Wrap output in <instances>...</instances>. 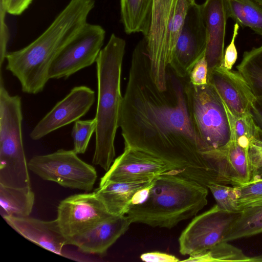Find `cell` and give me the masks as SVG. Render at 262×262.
Returning <instances> with one entry per match:
<instances>
[{
  "mask_svg": "<svg viewBox=\"0 0 262 262\" xmlns=\"http://www.w3.org/2000/svg\"><path fill=\"white\" fill-rule=\"evenodd\" d=\"M147 38L136 46L121 105L119 127L125 147L155 156L173 167L167 173L207 186L221 179L189 117L185 78L168 67L167 89L160 91L151 75Z\"/></svg>",
  "mask_w": 262,
  "mask_h": 262,
  "instance_id": "cell-1",
  "label": "cell"
},
{
  "mask_svg": "<svg viewBox=\"0 0 262 262\" xmlns=\"http://www.w3.org/2000/svg\"><path fill=\"white\" fill-rule=\"evenodd\" d=\"M94 6L95 0H70L36 39L20 50L7 52L6 69L18 79L24 93L43 91L54 57L87 23Z\"/></svg>",
  "mask_w": 262,
  "mask_h": 262,
  "instance_id": "cell-2",
  "label": "cell"
},
{
  "mask_svg": "<svg viewBox=\"0 0 262 262\" xmlns=\"http://www.w3.org/2000/svg\"><path fill=\"white\" fill-rule=\"evenodd\" d=\"M125 40L113 33L96 59L98 96L95 118L97 128L92 163L106 171L115 157L114 145L119 127L123 96L121 77Z\"/></svg>",
  "mask_w": 262,
  "mask_h": 262,
  "instance_id": "cell-3",
  "label": "cell"
},
{
  "mask_svg": "<svg viewBox=\"0 0 262 262\" xmlns=\"http://www.w3.org/2000/svg\"><path fill=\"white\" fill-rule=\"evenodd\" d=\"M208 194L205 186L165 172L153 180L146 198L126 215L132 223L171 229L202 210L207 204Z\"/></svg>",
  "mask_w": 262,
  "mask_h": 262,
  "instance_id": "cell-4",
  "label": "cell"
},
{
  "mask_svg": "<svg viewBox=\"0 0 262 262\" xmlns=\"http://www.w3.org/2000/svg\"><path fill=\"white\" fill-rule=\"evenodd\" d=\"M0 184L31 186L22 136L21 98L11 95L0 75Z\"/></svg>",
  "mask_w": 262,
  "mask_h": 262,
  "instance_id": "cell-5",
  "label": "cell"
},
{
  "mask_svg": "<svg viewBox=\"0 0 262 262\" xmlns=\"http://www.w3.org/2000/svg\"><path fill=\"white\" fill-rule=\"evenodd\" d=\"M184 92L194 131L209 151L226 147L232 133L228 110L214 87L209 83L196 86L185 78Z\"/></svg>",
  "mask_w": 262,
  "mask_h": 262,
  "instance_id": "cell-6",
  "label": "cell"
},
{
  "mask_svg": "<svg viewBox=\"0 0 262 262\" xmlns=\"http://www.w3.org/2000/svg\"><path fill=\"white\" fill-rule=\"evenodd\" d=\"M77 155L73 150L60 149L51 154L35 156L28 163L29 169L44 180L89 192L96 181L97 172Z\"/></svg>",
  "mask_w": 262,
  "mask_h": 262,
  "instance_id": "cell-7",
  "label": "cell"
},
{
  "mask_svg": "<svg viewBox=\"0 0 262 262\" xmlns=\"http://www.w3.org/2000/svg\"><path fill=\"white\" fill-rule=\"evenodd\" d=\"M105 36L101 26L87 23L54 57L49 70L50 79H67L96 62Z\"/></svg>",
  "mask_w": 262,
  "mask_h": 262,
  "instance_id": "cell-8",
  "label": "cell"
},
{
  "mask_svg": "<svg viewBox=\"0 0 262 262\" xmlns=\"http://www.w3.org/2000/svg\"><path fill=\"white\" fill-rule=\"evenodd\" d=\"M240 213L221 210L216 204L194 217L182 232L179 251L183 255L204 252L223 242Z\"/></svg>",
  "mask_w": 262,
  "mask_h": 262,
  "instance_id": "cell-9",
  "label": "cell"
},
{
  "mask_svg": "<svg viewBox=\"0 0 262 262\" xmlns=\"http://www.w3.org/2000/svg\"><path fill=\"white\" fill-rule=\"evenodd\" d=\"M206 42L202 5L195 2L188 10L168 67L177 76L187 78L196 62L205 55Z\"/></svg>",
  "mask_w": 262,
  "mask_h": 262,
  "instance_id": "cell-10",
  "label": "cell"
},
{
  "mask_svg": "<svg viewBox=\"0 0 262 262\" xmlns=\"http://www.w3.org/2000/svg\"><path fill=\"white\" fill-rule=\"evenodd\" d=\"M57 211L56 220L67 240L113 215L95 191L68 196L60 202Z\"/></svg>",
  "mask_w": 262,
  "mask_h": 262,
  "instance_id": "cell-11",
  "label": "cell"
},
{
  "mask_svg": "<svg viewBox=\"0 0 262 262\" xmlns=\"http://www.w3.org/2000/svg\"><path fill=\"white\" fill-rule=\"evenodd\" d=\"M173 170L164 161L143 151L125 147L101 178L99 185L107 181L141 182L153 180L157 176Z\"/></svg>",
  "mask_w": 262,
  "mask_h": 262,
  "instance_id": "cell-12",
  "label": "cell"
},
{
  "mask_svg": "<svg viewBox=\"0 0 262 262\" xmlns=\"http://www.w3.org/2000/svg\"><path fill=\"white\" fill-rule=\"evenodd\" d=\"M95 101V92L85 85L73 88L34 126L30 134L38 140L52 132L78 120L90 110Z\"/></svg>",
  "mask_w": 262,
  "mask_h": 262,
  "instance_id": "cell-13",
  "label": "cell"
},
{
  "mask_svg": "<svg viewBox=\"0 0 262 262\" xmlns=\"http://www.w3.org/2000/svg\"><path fill=\"white\" fill-rule=\"evenodd\" d=\"M174 0H152L150 28L147 38L151 77L160 91L167 88L169 59L165 48L166 33Z\"/></svg>",
  "mask_w": 262,
  "mask_h": 262,
  "instance_id": "cell-14",
  "label": "cell"
},
{
  "mask_svg": "<svg viewBox=\"0 0 262 262\" xmlns=\"http://www.w3.org/2000/svg\"><path fill=\"white\" fill-rule=\"evenodd\" d=\"M208 83L214 87L233 116L239 117L249 113L255 97L238 72L215 68L208 75Z\"/></svg>",
  "mask_w": 262,
  "mask_h": 262,
  "instance_id": "cell-15",
  "label": "cell"
},
{
  "mask_svg": "<svg viewBox=\"0 0 262 262\" xmlns=\"http://www.w3.org/2000/svg\"><path fill=\"white\" fill-rule=\"evenodd\" d=\"M132 224L126 215H112L88 230L67 239L83 253L103 255L128 229Z\"/></svg>",
  "mask_w": 262,
  "mask_h": 262,
  "instance_id": "cell-16",
  "label": "cell"
},
{
  "mask_svg": "<svg viewBox=\"0 0 262 262\" xmlns=\"http://www.w3.org/2000/svg\"><path fill=\"white\" fill-rule=\"evenodd\" d=\"M201 5L206 29L205 57L209 74L214 69L222 64L226 22L228 17L226 0H206Z\"/></svg>",
  "mask_w": 262,
  "mask_h": 262,
  "instance_id": "cell-17",
  "label": "cell"
},
{
  "mask_svg": "<svg viewBox=\"0 0 262 262\" xmlns=\"http://www.w3.org/2000/svg\"><path fill=\"white\" fill-rule=\"evenodd\" d=\"M16 232L28 241L56 254L63 255V247L67 240L56 219L52 221L26 217L6 216L3 217Z\"/></svg>",
  "mask_w": 262,
  "mask_h": 262,
  "instance_id": "cell-18",
  "label": "cell"
},
{
  "mask_svg": "<svg viewBox=\"0 0 262 262\" xmlns=\"http://www.w3.org/2000/svg\"><path fill=\"white\" fill-rule=\"evenodd\" d=\"M153 180L132 183L107 181L99 185L95 191L110 214L124 215L130 208L135 193L149 186Z\"/></svg>",
  "mask_w": 262,
  "mask_h": 262,
  "instance_id": "cell-19",
  "label": "cell"
},
{
  "mask_svg": "<svg viewBox=\"0 0 262 262\" xmlns=\"http://www.w3.org/2000/svg\"><path fill=\"white\" fill-rule=\"evenodd\" d=\"M152 0H120L121 21L127 34H149L152 17Z\"/></svg>",
  "mask_w": 262,
  "mask_h": 262,
  "instance_id": "cell-20",
  "label": "cell"
},
{
  "mask_svg": "<svg viewBox=\"0 0 262 262\" xmlns=\"http://www.w3.org/2000/svg\"><path fill=\"white\" fill-rule=\"evenodd\" d=\"M35 202L31 187L13 188L0 184V213L6 216H29Z\"/></svg>",
  "mask_w": 262,
  "mask_h": 262,
  "instance_id": "cell-21",
  "label": "cell"
},
{
  "mask_svg": "<svg viewBox=\"0 0 262 262\" xmlns=\"http://www.w3.org/2000/svg\"><path fill=\"white\" fill-rule=\"evenodd\" d=\"M228 17L262 36V6L255 0H226Z\"/></svg>",
  "mask_w": 262,
  "mask_h": 262,
  "instance_id": "cell-22",
  "label": "cell"
},
{
  "mask_svg": "<svg viewBox=\"0 0 262 262\" xmlns=\"http://www.w3.org/2000/svg\"><path fill=\"white\" fill-rule=\"evenodd\" d=\"M262 232V205L250 206L240 210L223 242L251 236Z\"/></svg>",
  "mask_w": 262,
  "mask_h": 262,
  "instance_id": "cell-23",
  "label": "cell"
},
{
  "mask_svg": "<svg viewBox=\"0 0 262 262\" xmlns=\"http://www.w3.org/2000/svg\"><path fill=\"white\" fill-rule=\"evenodd\" d=\"M248 147L239 145L231 138L227 147V161L232 186L239 185L251 180Z\"/></svg>",
  "mask_w": 262,
  "mask_h": 262,
  "instance_id": "cell-24",
  "label": "cell"
},
{
  "mask_svg": "<svg viewBox=\"0 0 262 262\" xmlns=\"http://www.w3.org/2000/svg\"><path fill=\"white\" fill-rule=\"evenodd\" d=\"M236 67L255 97L262 95V46L244 52Z\"/></svg>",
  "mask_w": 262,
  "mask_h": 262,
  "instance_id": "cell-25",
  "label": "cell"
},
{
  "mask_svg": "<svg viewBox=\"0 0 262 262\" xmlns=\"http://www.w3.org/2000/svg\"><path fill=\"white\" fill-rule=\"evenodd\" d=\"M195 0H174L167 27L165 48L169 60L189 7Z\"/></svg>",
  "mask_w": 262,
  "mask_h": 262,
  "instance_id": "cell-26",
  "label": "cell"
},
{
  "mask_svg": "<svg viewBox=\"0 0 262 262\" xmlns=\"http://www.w3.org/2000/svg\"><path fill=\"white\" fill-rule=\"evenodd\" d=\"M227 110L231 129V138L246 147H249L252 139H262V136L249 113L242 117H236Z\"/></svg>",
  "mask_w": 262,
  "mask_h": 262,
  "instance_id": "cell-27",
  "label": "cell"
},
{
  "mask_svg": "<svg viewBox=\"0 0 262 262\" xmlns=\"http://www.w3.org/2000/svg\"><path fill=\"white\" fill-rule=\"evenodd\" d=\"M207 188L221 210L229 212L239 211L237 205L238 192L235 186L230 187L224 184L211 183Z\"/></svg>",
  "mask_w": 262,
  "mask_h": 262,
  "instance_id": "cell-28",
  "label": "cell"
},
{
  "mask_svg": "<svg viewBox=\"0 0 262 262\" xmlns=\"http://www.w3.org/2000/svg\"><path fill=\"white\" fill-rule=\"evenodd\" d=\"M97 128L95 117L85 120H78L74 122L71 136L73 140V150L77 154H84L88 148L89 143Z\"/></svg>",
  "mask_w": 262,
  "mask_h": 262,
  "instance_id": "cell-29",
  "label": "cell"
},
{
  "mask_svg": "<svg viewBox=\"0 0 262 262\" xmlns=\"http://www.w3.org/2000/svg\"><path fill=\"white\" fill-rule=\"evenodd\" d=\"M238 190V210L250 206L262 205V178L235 186Z\"/></svg>",
  "mask_w": 262,
  "mask_h": 262,
  "instance_id": "cell-30",
  "label": "cell"
},
{
  "mask_svg": "<svg viewBox=\"0 0 262 262\" xmlns=\"http://www.w3.org/2000/svg\"><path fill=\"white\" fill-rule=\"evenodd\" d=\"M251 180L262 178V139L253 138L248 149Z\"/></svg>",
  "mask_w": 262,
  "mask_h": 262,
  "instance_id": "cell-31",
  "label": "cell"
},
{
  "mask_svg": "<svg viewBox=\"0 0 262 262\" xmlns=\"http://www.w3.org/2000/svg\"><path fill=\"white\" fill-rule=\"evenodd\" d=\"M208 68L205 55L194 64L188 76L192 85L201 86L208 83Z\"/></svg>",
  "mask_w": 262,
  "mask_h": 262,
  "instance_id": "cell-32",
  "label": "cell"
},
{
  "mask_svg": "<svg viewBox=\"0 0 262 262\" xmlns=\"http://www.w3.org/2000/svg\"><path fill=\"white\" fill-rule=\"evenodd\" d=\"M239 27L238 24H235L231 41L224 51L223 61L221 67L228 70H231L237 58V51L235 45V40L238 35Z\"/></svg>",
  "mask_w": 262,
  "mask_h": 262,
  "instance_id": "cell-33",
  "label": "cell"
},
{
  "mask_svg": "<svg viewBox=\"0 0 262 262\" xmlns=\"http://www.w3.org/2000/svg\"><path fill=\"white\" fill-rule=\"evenodd\" d=\"M6 13H0V68L1 70L7 53L9 30L5 21Z\"/></svg>",
  "mask_w": 262,
  "mask_h": 262,
  "instance_id": "cell-34",
  "label": "cell"
},
{
  "mask_svg": "<svg viewBox=\"0 0 262 262\" xmlns=\"http://www.w3.org/2000/svg\"><path fill=\"white\" fill-rule=\"evenodd\" d=\"M249 113L262 136V95L255 97Z\"/></svg>",
  "mask_w": 262,
  "mask_h": 262,
  "instance_id": "cell-35",
  "label": "cell"
},
{
  "mask_svg": "<svg viewBox=\"0 0 262 262\" xmlns=\"http://www.w3.org/2000/svg\"><path fill=\"white\" fill-rule=\"evenodd\" d=\"M142 260L146 262H177L179 259L174 255L159 251L144 253L140 255Z\"/></svg>",
  "mask_w": 262,
  "mask_h": 262,
  "instance_id": "cell-36",
  "label": "cell"
},
{
  "mask_svg": "<svg viewBox=\"0 0 262 262\" xmlns=\"http://www.w3.org/2000/svg\"><path fill=\"white\" fill-rule=\"evenodd\" d=\"M33 0H8L7 13L13 15L22 14L30 6Z\"/></svg>",
  "mask_w": 262,
  "mask_h": 262,
  "instance_id": "cell-37",
  "label": "cell"
},
{
  "mask_svg": "<svg viewBox=\"0 0 262 262\" xmlns=\"http://www.w3.org/2000/svg\"><path fill=\"white\" fill-rule=\"evenodd\" d=\"M8 0H0V10L7 12L6 7Z\"/></svg>",
  "mask_w": 262,
  "mask_h": 262,
  "instance_id": "cell-38",
  "label": "cell"
},
{
  "mask_svg": "<svg viewBox=\"0 0 262 262\" xmlns=\"http://www.w3.org/2000/svg\"><path fill=\"white\" fill-rule=\"evenodd\" d=\"M259 4H260L262 6V0H255Z\"/></svg>",
  "mask_w": 262,
  "mask_h": 262,
  "instance_id": "cell-39",
  "label": "cell"
}]
</instances>
